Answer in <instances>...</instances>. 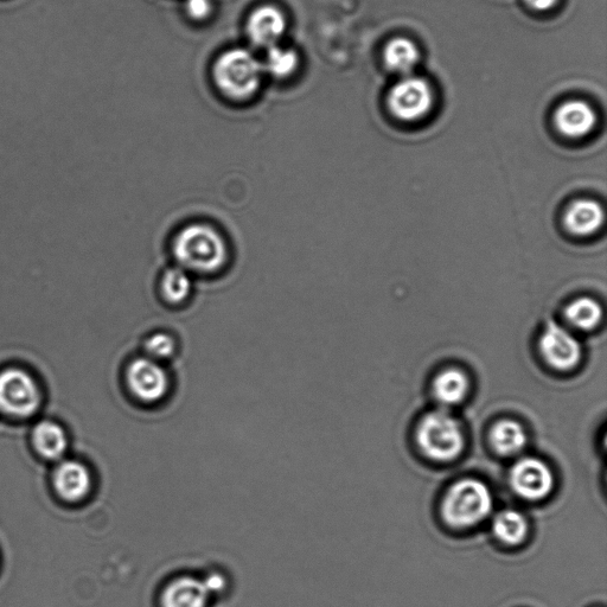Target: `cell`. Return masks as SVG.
<instances>
[{
    "label": "cell",
    "instance_id": "8992f818",
    "mask_svg": "<svg viewBox=\"0 0 607 607\" xmlns=\"http://www.w3.org/2000/svg\"><path fill=\"white\" fill-rule=\"evenodd\" d=\"M125 380L133 398L145 405H155L168 396L171 381L162 363L148 356L134 359L126 368Z\"/></svg>",
    "mask_w": 607,
    "mask_h": 607
},
{
    "label": "cell",
    "instance_id": "e0dca14e",
    "mask_svg": "<svg viewBox=\"0 0 607 607\" xmlns=\"http://www.w3.org/2000/svg\"><path fill=\"white\" fill-rule=\"evenodd\" d=\"M33 443L40 455L47 459H59L67 450V437L60 425L42 421L33 431Z\"/></svg>",
    "mask_w": 607,
    "mask_h": 607
},
{
    "label": "cell",
    "instance_id": "d4e9b609",
    "mask_svg": "<svg viewBox=\"0 0 607 607\" xmlns=\"http://www.w3.org/2000/svg\"><path fill=\"white\" fill-rule=\"evenodd\" d=\"M203 581L207 586L210 596L226 589V578L221 573H210Z\"/></svg>",
    "mask_w": 607,
    "mask_h": 607
},
{
    "label": "cell",
    "instance_id": "7402d4cb",
    "mask_svg": "<svg viewBox=\"0 0 607 607\" xmlns=\"http://www.w3.org/2000/svg\"><path fill=\"white\" fill-rule=\"evenodd\" d=\"M298 57L295 51L273 46L268 48L265 68L274 76L283 78L295 70Z\"/></svg>",
    "mask_w": 607,
    "mask_h": 607
},
{
    "label": "cell",
    "instance_id": "ffe728a7",
    "mask_svg": "<svg viewBox=\"0 0 607 607\" xmlns=\"http://www.w3.org/2000/svg\"><path fill=\"white\" fill-rule=\"evenodd\" d=\"M493 529L498 540L516 546L526 539L528 523L522 514L507 509L496 515Z\"/></svg>",
    "mask_w": 607,
    "mask_h": 607
},
{
    "label": "cell",
    "instance_id": "6da1fadb",
    "mask_svg": "<svg viewBox=\"0 0 607 607\" xmlns=\"http://www.w3.org/2000/svg\"><path fill=\"white\" fill-rule=\"evenodd\" d=\"M177 266L190 274L212 276L225 268L229 248L225 236L204 222L190 223L175 235L171 244Z\"/></svg>",
    "mask_w": 607,
    "mask_h": 607
},
{
    "label": "cell",
    "instance_id": "4fadbf2b",
    "mask_svg": "<svg viewBox=\"0 0 607 607\" xmlns=\"http://www.w3.org/2000/svg\"><path fill=\"white\" fill-rule=\"evenodd\" d=\"M284 30V16L272 6H265V8L254 11L247 24L248 36L258 47L276 46L277 41L284 34Z\"/></svg>",
    "mask_w": 607,
    "mask_h": 607
},
{
    "label": "cell",
    "instance_id": "ba28073f",
    "mask_svg": "<svg viewBox=\"0 0 607 607\" xmlns=\"http://www.w3.org/2000/svg\"><path fill=\"white\" fill-rule=\"evenodd\" d=\"M540 350L549 366L561 372L577 367L583 354L577 338L555 322H549L543 331Z\"/></svg>",
    "mask_w": 607,
    "mask_h": 607
},
{
    "label": "cell",
    "instance_id": "7c38bea8",
    "mask_svg": "<svg viewBox=\"0 0 607 607\" xmlns=\"http://www.w3.org/2000/svg\"><path fill=\"white\" fill-rule=\"evenodd\" d=\"M210 593L203 580L181 577L166 585L162 594L163 607H207Z\"/></svg>",
    "mask_w": 607,
    "mask_h": 607
},
{
    "label": "cell",
    "instance_id": "3957f363",
    "mask_svg": "<svg viewBox=\"0 0 607 607\" xmlns=\"http://www.w3.org/2000/svg\"><path fill=\"white\" fill-rule=\"evenodd\" d=\"M417 439L425 456L438 462L457 458L465 445L462 425L445 410L425 415L420 421Z\"/></svg>",
    "mask_w": 607,
    "mask_h": 607
},
{
    "label": "cell",
    "instance_id": "7a4b0ae2",
    "mask_svg": "<svg viewBox=\"0 0 607 607\" xmlns=\"http://www.w3.org/2000/svg\"><path fill=\"white\" fill-rule=\"evenodd\" d=\"M493 509V495L481 481L462 479L453 484L443 502V516L449 525L466 528L487 519Z\"/></svg>",
    "mask_w": 607,
    "mask_h": 607
},
{
    "label": "cell",
    "instance_id": "d6986e66",
    "mask_svg": "<svg viewBox=\"0 0 607 607\" xmlns=\"http://www.w3.org/2000/svg\"><path fill=\"white\" fill-rule=\"evenodd\" d=\"M385 61L389 69L399 74H410L419 61V50L406 38H395L385 50Z\"/></svg>",
    "mask_w": 607,
    "mask_h": 607
},
{
    "label": "cell",
    "instance_id": "52a82bcc",
    "mask_svg": "<svg viewBox=\"0 0 607 607\" xmlns=\"http://www.w3.org/2000/svg\"><path fill=\"white\" fill-rule=\"evenodd\" d=\"M388 104L396 118L404 121L419 120L431 110L432 89L424 79L406 76L393 87Z\"/></svg>",
    "mask_w": 607,
    "mask_h": 607
},
{
    "label": "cell",
    "instance_id": "44dd1931",
    "mask_svg": "<svg viewBox=\"0 0 607 607\" xmlns=\"http://www.w3.org/2000/svg\"><path fill=\"white\" fill-rule=\"evenodd\" d=\"M565 317L568 323L573 327L589 331L597 328V325L602 321L603 310L596 300L592 298H578L567 306Z\"/></svg>",
    "mask_w": 607,
    "mask_h": 607
},
{
    "label": "cell",
    "instance_id": "cb8c5ba5",
    "mask_svg": "<svg viewBox=\"0 0 607 607\" xmlns=\"http://www.w3.org/2000/svg\"><path fill=\"white\" fill-rule=\"evenodd\" d=\"M210 9H212V3L210 0H188L187 10L191 17L201 19L209 15Z\"/></svg>",
    "mask_w": 607,
    "mask_h": 607
},
{
    "label": "cell",
    "instance_id": "5bb4252c",
    "mask_svg": "<svg viewBox=\"0 0 607 607\" xmlns=\"http://www.w3.org/2000/svg\"><path fill=\"white\" fill-rule=\"evenodd\" d=\"M605 220L604 209L593 200L575 201L568 207L564 216L568 232L574 235L587 236L597 232Z\"/></svg>",
    "mask_w": 607,
    "mask_h": 607
},
{
    "label": "cell",
    "instance_id": "5b68a950",
    "mask_svg": "<svg viewBox=\"0 0 607 607\" xmlns=\"http://www.w3.org/2000/svg\"><path fill=\"white\" fill-rule=\"evenodd\" d=\"M41 405V392L33 376L22 369L0 373V412L15 418H28Z\"/></svg>",
    "mask_w": 607,
    "mask_h": 607
},
{
    "label": "cell",
    "instance_id": "ac0fdd59",
    "mask_svg": "<svg viewBox=\"0 0 607 607\" xmlns=\"http://www.w3.org/2000/svg\"><path fill=\"white\" fill-rule=\"evenodd\" d=\"M490 438L496 452L503 456L516 455L527 444L525 430L513 420H502L497 423L491 431Z\"/></svg>",
    "mask_w": 607,
    "mask_h": 607
},
{
    "label": "cell",
    "instance_id": "484cf974",
    "mask_svg": "<svg viewBox=\"0 0 607 607\" xmlns=\"http://www.w3.org/2000/svg\"><path fill=\"white\" fill-rule=\"evenodd\" d=\"M558 0H526V3L535 10L545 11L553 8Z\"/></svg>",
    "mask_w": 607,
    "mask_h": 607
},
{
    "label": "cell",
    "instance_id": "603a6c76",
    "mask_svg": "<svg viewBox=\"0 0 607 607\" xmlns=\"http://www.w3.org/2000/svg\"><path fill=\"white\" fill-rule=\"evenodd\" d=\"M144 349L149 359L163 363L175 355L177 344L168 332H156L146 340Z\"/></svg>",
    "mask_w": 607,
    "mask_h": 607
},
{
    "label": "cell",
    "instance_id": "2e32d148",
    "mask_svg": "<svg viewBox=\"0 0 607 607\" xmlns=\"http://www.w3.org/2000/svg\"><path fill=\"white\" fill-rule=\"evenodd\" d=\"M193 289V277L189 272L178 266L166 270L161 278V283H159L162 298L171 306H180L187 303Z\"/></svg>",
    "mask_w": 607,
    "mask_h": 607
},
{
    "label": "cell",
    "instance_id": "8fae6325",
    "mask_svg": "<svg viewBox=\"0 0 607 607\" xmlns=\"http://www.w3.org/2000/svg\"><path fill=\"white\" fill-rule=\"evenodd\" d=\"M559 132L570 138L589 134L596 125V113L584 101L573 100L561 105L554 117Z\"/></svg>",
    "mask_w": 607,
    "mask_h": 607
},
{
    "label": "cell",
    "instance_id": "30bf717a",
    "mask_svg": "<svg viewBox=\"0 0 607 607\" xmlns=\"http://www.w3.org/2000/svg\"><path fill=\"white\" fill-rule=\"evenodd\" d=\"M54 485L57 494L66 501H80L92 489L91 472L85 465L74 462V460H67L56 469Z\"/></svg>",
    "mask_w": 607,
    "mask_h": 607
},
{
    "label": "cell",
    "instance_id": "277c9868",
    "mask_svg": "<svg viewBox=\"0 0 607 607\" xmlns=\"http://www.w3.org/2000/svg\"><path fill=\"white\" fill-rule=\"evenodd\" d=\"M214 74L223 93L232 98L244 99L257 91L263 66L249 51L233 49L216 62Z\"/></svg>",
    "mask_w": 607,
    "mask_h": 607
},
{
    "label": "cell",
    "instance_id": "9a60e30c",
    "mask_svg": "<svg viewBox=\"0 0 607 607\" xmlns=\"http://www.w3.org/2000/svg\"><path fill=\"white\" fill-rule=\"evenodd\" d=\"M469 380L462 370L450 368L440 373L433 383V392L444 406H455L465 399Z\"/></svg>",
    "mask_w": 607,
    "mask_h": 607
},
{
    "label": "cell",
    "instance_id": "9c48e42d",
    "mask_svg": "<svg viewBox=\"0 0 607 607\" xmlns=\"http://www.w3.org/2000/svg\"><path fill=\"white\" fill-rule=\"evenodd\" d=\"M511 487L526 500H542L553 489V475L545 462L538 458H522L510 471Z\"/></svg>",
    "mask_w": 607,
    "mask_h": 607
}]
</instances>
